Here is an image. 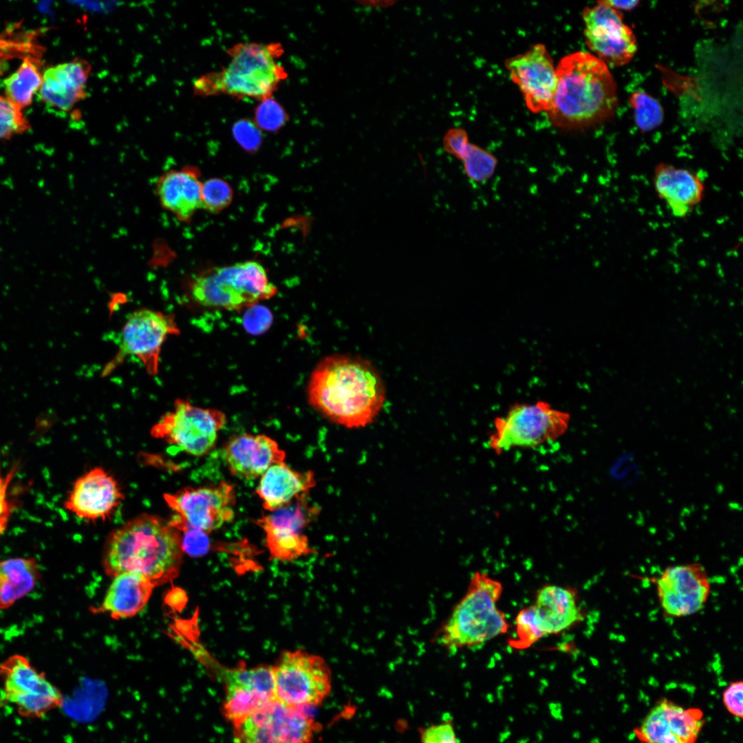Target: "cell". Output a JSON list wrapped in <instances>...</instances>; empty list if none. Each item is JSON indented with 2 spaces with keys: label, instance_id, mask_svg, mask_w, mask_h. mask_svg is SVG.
<instances>
[{
  "label": "cell",
  "instance_id": "f1b7e54d",
  "mask_svg": "<svg viewBox=\"0 0 743 743\" xmlns=\"http://www.w3.org/2000/svg\"><path fill=\"white\" fill-rule=\"evenodd\" d=\"M42 76L34 61H23L18 69L4 80L6 97L22 109L31 105L34 94L40 89Z\"/></svg>",
  "mask_w": 743,
  "mask_h": 743
},
{
  "label": "cell",
  "instance_id": "e575fe53",
  "mask_svg": "<svg viewBox=\"0 0 743 743\" xmlns=\"http://www.w3.org/2000/svg\"><path fill=\"white\" fill-rule=\"evenodd\" d=\"M30 125L21 109L6 96H0V140L28 131Z\"/></svg>",
  "mask_w": 743,
  "mask_h": 743
},
{
  "label": "cell",
  "instance_id": "e0dca14e",
  "mask_svg": "<svg viewBox=\"0 0 743 743\" xmlns=\"http://www.w3.org/2000/svg\"><path fill=\"white\" fill-rule=\"evenodd\" d=\"M512 80L523 94L528 108L534 113L548 111L556 85V68L543 44L533 45L526 52L506 61Z\"/></svg>",
  "mask_w": 743,
  "mask_h": 743
},
{
  "label": "cell",
  "instance_id": "3957f363",
  "mask_svg": "<svg viewBox=\"0 0 743 743\" xmlns=\"http://www.w3.org/2000/svg\"><path fill=\"white\" fill-rule=\"evenodd\" d=\"M557 85L550 121L564 129H581L610 120L617 106L616 87L607 65L596 56L577 52L556 67Z\"/></svg>",
  "mask_w": 743,
  "mask_h": 743
},
{
  "label": "cell",
  "instance_id": "cb8c5ba5",
  "mask_svg": "<svg viewBox=\"0 0 743 743\" xmlns=\"http://www.w3.org/2000/svg\"><path fill=\"white\" fill-rule=\"evenodd\" d=\"M202 188L199 171L191 166L167 171L155 183V193L161 206L177 220L184 222L202 208Z\"/></svg>",
  "mask_w": 743,
  "mask_h": 743
},
{
  "label": "cell",
  "instance_id": "f546056e",
  "mask_svg": "<svg viewBox=\"0 0 743 743\" xmlns=\"http://www.w3.org/2000/svg\"><path fill=\"white\" fill-rule=\"evenodd\" d=\"M461 161L466 176L476 184L488 182L494 175L497 166V159L493 153L471 142Z\"/></svg>",
  "mask_w": 743,
  "mask_h": 743
},
{
  "label": "cell",
  "instance_id": "603a6c76",
  "mask_svg": "<svg viewBox=\"0 0 743 743\" xmlns=\"http://www.w3.org/2000/svg\"><path fill=\"white\" fill-rule=\"evenodd\" d=\"M90 70L89 63L80 58L48 67L42 76L41 99L57 109L69 111L87 96Z\"/></svg>",
  "mask_w": 743,
  "mask_h": 743
},
{
  "label": "cell",
  "instance_id": "ba28073f",
  "mask_svg": "<svg viewBox=\"0 0 743 743\" xmlns=\"http://www.w3.org/2000/svg\"><path fill=\"white\" fill-rule=\"evenodd\" d=\"M272 669L276 698L286 705L316 706L330 693V669L319 656L301 649L286 651Z\"/></svg>",
  "mask_w": 743,
  "mask_h": 743
},
{
  "label": "cell",
  "instance_id": "7c38bea8",
  "mask_svg": "<svg viewBox=\"0 0 743 743\" xmlns=\"http://www.w3.org/2000/svg\"><path fill=\"white\" fill-rule=\"evenodd\" d=\"M235 743H310L314 721L274 699L233 724Z\"/></svg>",
  "mask_w": 743,
  "mask_h": 743
},
{
  "label": "cell",
  "instance_id": "ac0fdd59",
  "mask_svg": "<svg viewBox=\"0 0 743 743\" xmlns=\"http://www.w3.org/2000/svg\"><path fill=\"white\" fill-rule=\"evenodd\" d=\"M226 718L235 724L276 698L272 666H239L224 676Z\"/></svg>",
  "mask_w": 743,
  "mask_h": 743
},
{
  "label": "cell",
  "instance_id": "f35d334b",
  "mask_svg": "<svg viewBox=\"0 0 743 743\" xmlns=\"http://www.w3.org/2000/svg\"><path fill=\"white\" fill-rule=\"evenodd\" d=\"M469 143L466 131L461 128L450 129L443 137L444 150L460 160H462Z\"/></svg>",
  "mask_w": 743,
  "mask_h": 743
},
{
  "label": "cell",
  "instance_id": "30bf717a",
  "mask_svg": "<svg viewBox=\"0 0 743 743\" xmlns=\"http://www.w3.org/2000/svg\"><path fill=\"white\" fill-rule=\"evenodd\" d=\"M179 334L173 314L149 308L134 311L124 324L117 352L105 365L102 376L110 374L131 356L142 363L149 375L156 376L163 343L169 336Z\"/></svg>",
  "mask_w": 743,
  "mask_h": 743
},
{
  "label": "cell",
  "instance_id": "9c48e42d",
  "mask_svg": "<svg viewBox=\"0 0 743 743\" xmlns=\"http://www.w3.org/2000/svg\"><path fill=\"white\" fill-rule=\"evenodd\" d=\"M226 422V414L222 411L202 408L188 400L177 398L173 410L160 418L150 433L186 453L202 457L214 447L218 432Z\"/></svg>",
  "mask_w": 743,
  "mask_h": 743
},
{
  "label": "cell",
  "instance_id": "7402d4cb",
  "mask_svg": "<svg viewBox=\"0 0 743 743\" xmlns=\"http://www.w3.org/2000/svg\"><path fill=\"white\" fill-rule=\"evenodd\" d=\"M653 184L658 197L678 218L689 215L704 198L703 181L688 169L659 163L654 170Z\"/></svg>",
  "mask_w": 743,
  "mask_h": 743
},
{
  "label": "cell",
  "instance_id": "b9f144b4",
  "mask_svg": "<svg viewBox=\"0 0 743 743\" xmlns=\"http://www.w3.org/2000/svg\"><path fill=\"white\" fill-rule=\"evenodd\" d=\"M605 4L611 7L612 8L620 10H629L637 6L639 1H613V0H604L601 1Z\"/></svg>",
  "mask_w": 743,
  "mask_h": 743
},
{
  "label": "cell",
  "instance_id": "d6a6232c",
  "mask_svg": "<svg viewBox=\"0 0 743 743\" xmlns=\"http://www.w3.org/2000/svg\"><path fill=\"white\" fill-rule=\"evenodd\" d=\"M233 191L230 186L219 178L206 180L202 188V208L217 213L226 208L231 202Z\"/></svg>",
  "mask_w": 743,
  "mask_h": 743
},
{
  "label": "cell",
  "instance_id": "ab89813d",
  "mask_svg": "<svg viewBox=\"0 0 743 743\" xmlns=\"http://www.w3.org/2000/svg\"><path fill=\"white\" fill-rule=\"evenodd\" d=\"M183 532L182 541L184 552L195 556L204 554L207 550L209 545L207 533L197 530H189Z\"/></svg>",
  "mask_w": 743,
  "mask_h": 743
},
{
  "label": "cell",
  "instance_id": "83f0119b",
  "mask_svg": "<svg viewBox=\"0 0 743 743\" xmlns=\"http://www.w3.org/2000/svg\"><path fill=\"white\" fill-rule=\"evenodd\" d=\"M40 578V568L34 557L0 561V609L11 607L29 594Z\"/></svg>",
  "mask_w": 743,
  "mask_h": 743
},
{
  "label": "cell",
  "instance_id": "74e56055",
  "mask_svg": "<svg viewBox=\"0 0 743 743\" xmlns=\"http://www.w3.org/2000/svg\"><path fill=\"white\" fill-rule=\"evenodd\" d=\"M422 743H459L449 722L431 725L420 731Z\"/></svg>",
  "mask_w": 743,
  "mask_h": 743
},
{
  "label": "cell",
  "instance_id": "8fae6325",
  "mask_svg": "<svg viewBox=\"0 0 743 743\" xmlns=\"http://www.w3.org/2000/svg\"><path fill=\"white\" fill-rule=\"evenodd\" d=\"M164 498L175 513L169 523L178 531L197 530L208 534L234 517L235 490L226 482L197 488L186 486L165 493Z\"/></svg>",
  "mask_w": 743,
  "mask_h": 743
},
{
  "label": "cell",
  "instance_id": "44dd1931",
  "mask_svg": "<svg viewBox=\"0 0 743 743\" xmlns=\"http://www.w3.org/2000/svg\"><path fill=\"white\" fill-rule=\"evenodd\" d=\"M223 457L232 475L249 480L261 477L273 464L284 462L286 452L266 435L243 433L226 442Z\"/></svg>",
  "mask_w": 743,
  "mask_h": 743
},
{
  "label": "cell",
  "instance_id": "6da1fadb",
  "mask_svg": "<svg viewBox=\"0 0 743 743\" xmlns=\"http://www.w3.org/2000/svg\"><path fill=\"white\" fill-rule=\"evenodd\" d=\"M309 404L331 422L348 429L365 427L381 411L385 388L368 360L334 354L322 359L308 385Z\"/></svg>",
  "mask_w": 743,
  "mask_h": 743
},
{
  "label": "cell",
  "instance_id": "1f68e13d",
  "mask_svg": "<svg viewBox=\"0 0 743 743\" xmlns=\"http://www.w3.org/2000/svg\"><path fill=\"white\" fill-rule=\"evenodd\" d=\"M289 116L284 107L272 97L260 100L254 111V122L266 132H277L286 125Z\"/></svg>",
  "mask_w": 743,
  "mask_h": 743
},
{
  "label": "cell",
  "instance_id": "277c9868",
  "mask_svg": "<svg viewBox=\"0 0 743 743\" xmlns=\"http://www.w3.org/2000/svg\"><path fill=\"white\" fill-rule=\"evenodd\" d=\"M283 52L279 43L235 44L226 50L230 57L227 65L197 78L193 92L202 97L227 95L259 101L272 97L288 77L277 61Z\"/></svg>",
  "mask_w": 743,
  "mask_h": 743
},
{
  "label": "cell",
  "instance_id": "ffe728a7",
  "mask_svg": "<svg viewBox=\"0 0 743 743\" xmlns=\"http://www.w3.org/2000/svg\"><path fill=\"white\" fill-rule=\"evenodd\" d=\"M703 724L700 709H686L664 699L649 711L635 733L643 743H694Z\"/></svg>",
  "mask_w": 743,
  "mask_h": 743
},
{
  "label": "cell",
  "instance_id": "5b68a950",
  "mask_svg": "<svg viewBox=\"0 0 743 743\" xmlns=\"http://www.w3.org/2000/svg\"><path fill=\"white\" fill-rule=\"evenodd\" d=\"M502 583L486 572H476L466 592L440 627L437 640L449 651L485 643L507 632L509 625L497 603Z\"/></svg>",
  "mask_w": 743,
  "mask_h": 743
},
{
  "label": "cell",
  "instance_id": "9a60e30c",
  "mask_svg": "<svg viewBox=\"0 0 743 743\" xmlns=\"http://www.w3.org/2000/svg\"><path fill=\"white\" fill-rule=\"evenodd\" d=\"M584 35L588 47L605 64L621 66L633 58L637 50L632 30L623 22L620 11L601 1L583 12Z\"/></svg>",
  "mask_w": 743,
  "mask_h": 743
},
{
  "label": "cell",
  "instance_id": "52a82bcc",
  "mask_svg": "<svg viewBox=\"0 0 743 743\" xmlns=\"http://www.w3.org/2000/svg\"><path fill=\"white\" fill-rule=\"evenodd\" d=\"M570 420L568 413L544 401L515 404L505 416L495 419L488 445L499 455L515 448H535L561 438Z\"/></svg>",
  "mask_w": 743,
  "mask_h": 743
},
{
  "label": "cell",
  "instance_id": "5bb4252c",
  "mask_svg": "<svg viewBox=\"0 0 743 743\" xmlns=\"http://www.w3.org/2000/svg\"><path fill=\"white\" fill-rule=\"evenodd\" d=\"M309 493L257 519L265 532V543L272 558L289 561L314 552L303 530L319 513L309 500Z\"/></svg>",
  "mask_w": 743,
  "mask_h": 743
},
{
  "label": "cell",
  "instance_id": "836d02e7",
  "mask_svg": "<svg viewBox=\"0 0 743 743\" xmlns=\"http://www.w3.org/2000/svg\"><path fill=\"white\" fill-rule=\"evenodd\" d=\"M516 637L509 645L517 649H525L543 638L536 623L532 605L517 614L515 619Z\"/></svg>",
  "mask_w": 743,
  "mask_h": 743
},
{
  "label": "cell",
  "instance_id": "d590c367",
  "mask_svg": "<svg viewBox=\"0 0 743 743\" xmlns=\"http://www.w3.org/2000/svg\"><path fill=\"white\" fill-rule=\"evenodd\" d=\"M232 133L236 142L248 152L257 151L262 144L261 130L248 118L237 120L233 125Z\"/></svg>",
  "mask_w": 743,
  "mask_h": 743
},
{
  "label": "cell",
  "instance_id": "4fadbf2b",
  "mask_svg": "<svg viewBox=\"0 0 743 743\" xmlns=\"http://www.w3.org/2000/svg\"><path fill=\"white\" fill-rule=\"evenodd\" d=\"M0 677L2 698L14 704L23 716L40 718L63 704L59 689L23 655H12L2 662Z\"/></svg>",
  "mask_w": 743,
  "mask_h": 743
},
{
  "label": "cell",
  "instance_id": "484cf974",
  "mask_svg": "<svg viewBox=\"0 0 743 743\" xmlns=\"http://www.w3.org/2000/svg\"><path fill=\"white\" fill-rule=\"evenodd\" d=\"M316 485L313 472H299L284 462L271 466L261 477L256 493L264 509L274 511L290 504L298 496L309 493Z\"/></svg>",
  "mask_w": 743,
  "mask_h": 743
},
{
  "label": "cell",
  "instance_id": "4dcf8cb0",
  "mask_svg": "<svg viewBox=\"0 0 743 743\" xmlns=\"http://www.w3.org/2000/svg\"><path fill=\"white\" fill-rule=\"evenodd\" d=\"M634 111V120L643 131H650L658 127L663 120V110L659 102L645 91H637L629 97Z\"/></svg>",
  "mask_w": 743,
  "mask_h": 743
},
{
  "label": "cell",
  "instance_id": "7a4b0ae2",
  "mask_svg": "<svg viewBox=\"0 0 743 743\" xmlns=\"http://www.w3.org/2000/svg\"><path fill=\"white\" fill-rule=\"evenodd\" d=\"M183 554L179 531L162 517L143 513L109 535L102 562L105 572L111 577L137 572L156 587L177 577Z\"/></svg>",
  "mask_w": 743,
  "mask_h": 743
},
{
  "label": "cell",
  "instance_id": "8992f818",
  "mask_svg": "<svg viewBox=\"0 0 743 743\" xmlns=\"http://www.w3.org/2000/svg\"><path fill=\"white\" fill-rule=\"evenodd\" d=\"M264 267L255 261L204 269L190 276L184 293L192 303L205 308L238 310L277 293Z\"/></svg>",
  "mask_w": 743,
  "mask_h": 743
},
{
  "label": "cell",
  "instance_id": "2e32d148",
  "mask_svg": "<svg viewBox=\"0 0 743 743\" xmlns=\"http://www.w3.org/2000/svg\"><path fill=\"white\" fill-rule=\"evenodd\" d=\"M656 586L661 608L671 617L699 612L710 592L707 572L700 563L667 567L658 579Z\"/></svg>",
  "mask_w": 743,
  "mask_h": 743
},
{
  "label": "cell",
  "instance_id": "d4e9b609",
  "mask_svg": "<svg viewBox=\"0 0 743 743\" xmlns=\"http://www.w3.org/2000/svg\"><path fill=\"white\" fill-rule=\"evenodd\" d=\"M532 605L537 625L543 637L568 629L583 616L576 591L559 585H544L538 591Z\"/></svg>",
  "mask_w": 743,
  "mask_h": 743
},
{
  "label": "cell",
  "instance_id": "60d3db41",
  "mask_svg": "<svg viewBox=\"0 0 743 743\" xmlns=\"http://www.w3.org/2000/svg\"><path fill=\"white\" fill-rule=\"evenodd\" d=\"M743 683L737 681L730 684L723 693V702L726 709L737 718H742Z\"/></svg>",
  "mask_w": 743,
  "mask_h": 743
},
{
  "label": "cell",
  "instance_id": "d6986e66",
  "mask_svg": "<svg viewBox=\"0 0 743 743\" xmlns=\"http://www.w3.org/2000/svg\"><path fill=\"white\" fill-rule=\"evenodd\" d=\"M117 480L102 467H94L73 483L64 507L88 521L109 519L124 499Z\"/></svg>",
  "mask_w": 743,
  "mask_h": 743
},
{
  "label": "cell",
  "instance_id": "4316f807",
  "mask_svg": "<svg viewBox=\"0 0 743 743\" xmlns=\"http://www.w3.org/2000/svg\"><path fill=\"white\" fill-rule=\"evenodd\" d=\"M113 578L100 610L115 619L136 616L146 606L155 585L143 574L133 572Z\"/></svg>",
  "mask_w": 743,
  "mask_h": 743
},
{
  "label": "cell",
  "instance_id": "8d00e7d4",
  "mask_svg": "<svg viewBox=\"0 0 743 743\" xmlns=\"http://www.w3.org/2000/svg\"><path fill=\"white\" fill-rule=\"evenodd\" d=\"M246 308L242 316L244 329L252 335H260L266 332L273 321L270 310L257 303Z\"/></svg>",
  "mask_w": 743,
  "mask_h": 743
}]
</instances>
